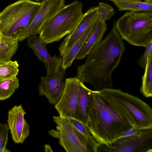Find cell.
<instances>
[{
  "label": "cell",
  "instance_id": "cell-24",
  "mask_svg": "<svg viewBox=\"0 0 152 152\" xmlns=\"http://www.w3.org/2000/svg\"><path fill=\"white\" fill-rule=\"evenodd\" d=\"M99 18L103 21L111 19L115 13L114 8L110 4L103 2L99 3Z\"/></svg>",
  "mask_w": 152,
  "mask_h": 152
},
{
  "label": "cell",
  "instance_id": "cell-22",
  "mask_svg": "<svg viewBox=\"0 0 152 152\" xmlns=\"http://www.w3.org/2000/svg\"><path fill=\"white\" fill-rule=\"evenodd\" d=\"M19 64L17 61L11 60L0 64V78H7L17 76Z\"/></svg>",
  "mask_w": 152,
  "mask_h": 152
},
{
  "label": "cell",
  "instance_id": "cell-26",
  "mask_svg": "<svg viewBox=\"0 0 152 152\" xmlns=\"http://www.w3.org/2000/svg\"><path fill=\"white\" fill-rule=\"evenodd\" d=\"M145 48L146 49L144 53L137 61L138 65L144 69L145 67L149 57L152 55V42Z\"/></svg>",
  "mask_w": 152,
  "mask_h": 152
},
{
  "label": "cell",
  "instance_id": "cell-5",
  "mask_svg": "<svg viewBox=\"0 0 152 152\" xmlns=\"http://www.w3.org/2000/svg\"><path fill=\"white\" fill-rule=\"evenodd\" d=\"M81 2L77 0L64 5L42 26L39 37L47 44L59 41L76 28L83 13Z\"/></svg>",
  "mask_w": 152,
  "mask_h": 152
},
{
  "label": "cell",
  "instance_id": "cell-28",
  "mask_svg": "<svg viewBox=\"0 0 152 152\" xmlns=\"http://www.w3.org/2000/svg\"><path fill=\"white\" fill-rule=\"evenodd\" d=\"M44 150L45 151H53L50 146L48 144L45 145Z\"/></svg>",
  "mask_w": 152,
  "mask_h": 152
},
{
  "label": "cell",
  "instance_id": "cell-14",
  "mask_svg": "<svg viewBox=\"0 0 152 152\" xmlns=\"http://www.w3.org/2000/svg\"><path fill=\"white\" fill-rule=\"evenodd\" d=\"M26 114L21 104L15 106L8 113V125L16 143H23L29 134V126L24 117Z\"/></svg>",
  "mask_w": 152,
  "mask_h": 152
},
{
  "label": "cell",
  "instance_id": "cell-29",
  "mask_svg": "<svg viewBox=\"0 0 152 152\" xmlns=\"http://www.w3.org/2000/svg\"><path fill=\"white\" fill-rule=\"evenodd\" d=\"M32 1L39 2H42L45 0H30Z\"/></svg>",
  "mask_w": 152,
  "mask_h": 152
},
{
  "label": "cell",
  "instance_id": "cell-31",
  "mask_svg": "<svg viewBox=\"0 0 152 152\" xmlns=\"http://www.w3.org/2000/svg\"><path fill=\"white\" fill-rule=\"evenodd\" d=\"M109 0L110 1H113L114 0Z\"/></svg>",
  "mask_w": 152,
  "mask_h": 152
},
{
  "label": "cell",
  "instance_id": "cell-20",
  "mask_svg": "<svg viewBox=\"0 0 152 152\" xmlns=\"http://www.w3.org/2000/svg\"><path fill=\"white\" fill-rule=\"evenodd\" d=\"M142 79L140 92L145 97L152 96V55L148 58Z\"/></svg>",
  "mask_w": 152,
  "mask_h": 152
},
{
  "label": "cell",
  "instance_id": "cell-8",
  "mask_svg": "<svg viewBox=\"0 0 152 152\" xmlns=\"http://www.w3.org/2000/svg\"><path fill=\"white\" fill-rule=\"evenodd\" d=\"M99 152H152V129H141L134 134L119 138L108 145L100 144Z\"/></svg>",
  "mask_w": 152,
  "mask_h": 152
},
{
  "label": "cell",
  "instance_id": "cell-19",
  "mask_svg": "<svg viewBox=\"0 0 152 152\" xmlns=\"http://www.w3.org/2000/svg\"><path fill=\"white\" fill-rule=\"evenodd\" d=\"M119 11H152V4L146 0H114L112 1Z\"/></svg>",
  "mask_w": 152,
  "mask_h": 152
},
{
  "label": "cell",
  "instance_id": "cell-27",
  "mask_svg": "<svg viewBox=\"0 0 152 152\" xmlns=\"http://www.w3.org/2000/svg\"><path fill=\"white\" fill-rule=\"evenodd\" d=\"M141 130L135 127L132 128L125 132L119 138L126 137L134 134Z\"/></svg>",
  "mask_w": 152,
  "mask_h": 152
},
{
  "label": "cell",
  "instance_id": "cell-4",
  "mask_svg": "<svg viewBox=\"0 0 152 152\" xmlns=\"http://www.w3.org/2000/svg\"><path fill=\"white\" fill-rule=\"evenodd\" d=\"M116 26L123 39L146 47L152 42V11L126 12L116 21Z\"/></svg>",
  "mask_w": 152,
  "mask_h": 152
},
{
  "label": "cell",
  "instance_id": "cell-25",
  "mask_svg": "<svg viewBox=\"0 0 152 152\" xmlns=\"http://www.w3.org/2000/svg\"><path fill=\"white\" fill-rule=\"evenodd\" d=\"M9 127L5 124H0V152H9L6 148L8 140Z\"/></svg>",
  "mask_w": 152,
  "mask_h": 152
},
{
  "label": "cell",
  "instance_id": "cell-21",
  "mask_svg": "<svg viewBox=\"0 0 152 152\" xmlns=\"http://www.w3.org/2000/svg\"><path fill=\"white\" fill-rule=\"evenodd\" d=\"M17 76L7 78H0V100L10 97L19 86Z\"/></svg>",
  "mask_w": 152,
  "mask_h": 152
},
{
  "label": "cell",
  "instance_id": "cell-12",
  "mask_svg": "<svg viewBox=\"0 0 152 152\" xmlns=\"http://www.w3.org/2000/svg\"><path fill=\"white\" fill-rule=\"evenodd\" d=\"M27 45L34 52L39 60L42 62L46 69V76H51L61 69L62 58L56 55L51 56L48 52L46 44L37 35L27 38Z\"/></svg>",
  "mask_w": 152,
  "mask_h": 152
},
{
  "label": "cell",
  "instance_id": "cell-17",
  "mask_svg": "<svg viewBox=\"0 0 152 152\" xmlns=\"http://www.w3.org/2000/svg\"><path fill=\"white\" fill-rule=\"evenodd\" d=\"M17 39L3 36L0 39V64L11 60L18 47Z\"/></svg>",
  "mask_w": 152,
  "mask_h": 152
},
{
  "label": "cell",
  "instance_id": "cell-2",
  "mask_svg": "<svg viewBox=\"0 0 152 152\" xmlns=\"http://www.w3.org/2000/svg\"><path fill=\"white\" fill-rule=\"evenodd\" d=\"M86 126L100 144L108 145L135 127L128 115L100 91H91Z\"/></svg>",
  "mask_w": 152,
  "mask_h": 152
},
{
  "label": "cell",
  "instance_id": "cell-10",
  "mask_svg": "<svg viewBox=\"0 0 152 152\" xmlns=\"http://www.w3.org/2000/svg\"><path fill=\"white\" fill-rule=\"evenodd\" d=\"M99 17L98 6L90 8L84 14L75 29L65 37L58 48L62 58L88 30L94 27Z\"/></svg>",
  "mask_w": 152,
  "mask_h": 152
},
{
  "label": "cell",
  "instance_id": "cell-16",
  "mask_svg": "<svg viewBox=\"0 0 152 152\" xmlns=\"http://www.w3.org/2000/svg\"><path fill=\"white\" fill-rule=\"evenodd\" d=\"M91 90L80 81L74 119L85 125L87 121Z\"/></svg>",
  "mask_w": 152,
  "mask_h": 152
},
{
  "label": "cell",
  "instance_id": "cell-30",
  "mask_svg": "<svg viewBox=\"0 0 152 152\" xmlns=\"http://www.w3.org/2000/svg\"><path fill=\"white\" fill-rule=\"evenodd\" d=\"M3 36L0 29V39Z\"/></svg>",
  "mask_w": 152,
  "mask_h": 152
},
{
  "label": "cell",
  "instance_id": "cell-13",
  "mask_svg": "<svg viewBox=\"0 0 152 152\" xmlns=\"http://www.w3.org/2000/svg\"><path fill=\"white\" fill-rule=\"evenodd\" d=\"M66 70L61 69L51 76H42L38 86L39 95L45 96L50 104L55 105L59 100L65 86Z\"/></svg>",
  "mask_w": 152,
  "mask_h": 152
},
{
  "label": "cell",
  "instance_id": "cell-23",
  "mask_svg": "<svg viewBox=\"0 0 152 152\" xmlns=\"http://www.w3.org/2000/svg\"><path fill=\"white\" fill-rule=\"evenodd\" d=\"M88 139L93 152H97L99 143L96 141L90 132L88 128L84 124L72 118H67Z\"/></svg>",
  "mask_w": 152,
  "mask_h": 152
},
{
  "label": "cell",
  "instance_id": "cell-9",
  "mask_svg": "<svg viewBox=\"0 0 152 152\" xmlns=\"http://www.w3.org/2000/svg\"><path fill=\"white\" fill-rule=\"evenodd\" d=\"M65 0H45L30 23L18 37L19 42L39 34L43 26L52 18L65 5Z\"/></svg>",
  "mask_w": 152,
  "mask_h": 152
},
{
  "label": "cell",
  "instance_id": "cell-7",
  "mask_svg": "<svg viewBox=\"0 0 152 152\" xmlns=\"http://www.w3.org/2000/svg\"><path fill=\"white\" fill-rule=\"evenodd\" d=\"M56 129L48 132L52 137L57 139L60 145L67 152H93L89 142L68 118L59 115L53 117Z\"/></svg>",
  "mask_w": 152,
  "mask_h": 152
},
{
  "label": "cell",
  "instance_id": "cell-15",
  "mask_svg": "<svg viewBox=\"0 0 152 152\" xmlns=\"http://www.w3.org/2000/svg\"><path fill=\"white\" fill-rule=\"evenodd\" d=\"M107 24L99 17L87 39L76 55L75 59L83 60L92 49L99 43L107 29Z\"/></svg>",
  "mask_w": 152,
  "mask_h": 152
},
{
  "label": "cell",
  "instance_id": "cell-1",
  "mask_svg": "<svg viewBox=\"0 0 152 152\" xmlns=\"http://www.w3.org/2000/svg\"><path fill=\"white\" fill-rule=\"evenodd\" d=\"M116 22L115 19L112 30L91 50L84 63L77 66L75 77L83 83L92 85L98 91L112 88L113 72L126 50Z\"/></svg>",
  "mask_w": 152,
  "mask_h": 152
},
{
  "label": "cell",
  "instance_id": "cell-6",
  "mask_svg": "<svg viewBox=\"0 0 152 152\" xmlns=\"http://www.w3.org/2000/svg\"><path fill=\"white\" fill-rule=\"evenodd\" d=\"M100 91L128 115L135 127L152 129V109L148 104L121 89L108 88Z\"/></svg>",
  "mask_w": 152,
  "mask_h": 152
},
{
  "label": "cell",
  "instance_id": "cell-3",
  "mask_svg": "<svg viewBox=\"0 0 152 152\" xmlns=\"http://www.w3.org/2000/svg\"><path fill=\"white\" fill-rule=\"evenodd\" d=\"M41 4L18 0L7 6L0 13V29L3 35L17 39L33 20Z\"/></svg>",
  "mask_w": 152,
  "mask_h": 152
},
{
  "label": "cell",
  "instance_id": "cell-18",
  "mask_svg": "<svg viewBox=\"0 0 152 152\" xmlns=\"http://www.w3.org/2000/svg\"><path fill=\"white\" fill-rule=\"evenodd\" d=\"M94 28L86 31L62 58L61 69L66 70L71 66L76 55L87 39Z\"/></svg>",
  "mask_w": 152,
  "mask_h": 152
},
{
  "label": "cell",
  "instance_id": "cell-11",
  "mask_svg": "<svg viewBox=\"0 0 152 152\" xmlns=\"http://www.w3.org/2000/svg\"><path fill=\"white\" fill-rule=\"evenodd\" d=\"M80 81L76 77L66 79L61 96L55 108L61 117L74 118Z\"/></svg>",
  "mask_w": 152,
  "mask_h": 152
}]
</instances>
